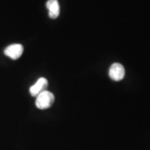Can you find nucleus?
<instances>
[{
	"instance_id": "nucleus-1",
	"label": "nucleus",
	"mask_w": 150,
	"mask_h": 150,
	"mask_svg": "<svg viewBox=\"0 0 150 150\" xmlns=\"http://www.w3.org/2000/svg\"><path fill=\"white\" fill-rule=\"evenodd\" d=\"M54 102V95L51 92H42L37 96L36 98V106L39 109H46L50 108Z\"/></svg>"
},
{
	"instance_id": "nucleus-2",
	"label": "nucleus",
	"mask_w": 150,
	"mask_h": 150,
	"mask_svg": "<svg viewBox=\"0 0 150 150\" xmlns=\"http://www.w3.org/2000/svg\"><path fill=\"white\" fill-rule=\"evenodd\" d=\"M108 74H109L110 79L113 81H120L124 78L125 69L122 64L118 63H114L111 65Z\"/></svg>"
},
{
	"instance_id": "nucleus-3",
	"label": "nucleus",
	"mask_w": 150,
	"mask_h": 150,
	"mask_svg": "<svg viewBox=\"0 0 150 150\" xmlns=\"http://www.w3.org/2000/svg\"><path fill=\"white\" fill-rule=\"evenodd\" d=\"M23 47L18 43L9 45L4 49V54L6 56L9 57L13 60L19 59L23 54Z\"/></svg>"
},
{
	"instance_id": "nucleus-4",
	"label": "nucleus",
	"mask_w": 150,
	"mask_h": 150,
	"mask_svg": "<svg viewBox=\"0 0 150 150\" xmlns=\"http://www.w3.org/2000/svg\"><path fill=\"white\" fill-rule=\"evenodd\" d=\"M48 80L45 78H40L35 84L31 86L29 88L30 94L33 97H37L39 93L46 90V88L48 87Z\"/></svg>"
},
{
	"instance_id": "nucleus-5",
	"label": "nucleus",
	"mask_w": 150,
	"mask_h": 150,
	"mask_svg": "<svg viewBox=\"0 0 150 150\" xmlns=\"http://www.w3.org/2000/svg\"><path fill=\"white\" fill-rule=\"evenodd\" d=\"M47 8L48 9V14L51 18H57L60 13L59 4L58 0H48L47 4Z\"/></svg>"
}]
</instances>
